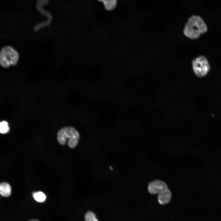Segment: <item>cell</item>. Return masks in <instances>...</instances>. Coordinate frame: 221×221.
Listing matches in <instances>:
<instances>
[{
    "label": "cell",
    "mask_w": 221,
    "mask_h": 221,
    "mask_svg": "<svg viewBox=\"0 0 221 221\" xmlns=\"http://www.w3.org/2000/svg\"><path fill=\"white\" fill-rule=\"evenodd\" d=\"M207 30V26L203 19L199 16L193 15L188 19L183 32L187 37L196 40L206 33Z\"/></svg>",
    "instance_id": "6da1fadb"
},
{
    "label": "cell",
    "mask_w": 221,
    "mask_h": 221,
    "mask_svg": "<svg viewBox=\"0 0 221 221\" xmlns=\"http://www.w3.org/2000/svg\"><path fill=\"white\" fill-rule=\"evenodd\" d=\"M57 138L58 142L62 145H65L68 139V146L71 149H74L78 144L80 135L79 132L74 127L66 126L58 131Z\"/></svg>",
    "instance_id": "7a4b0ae2"
},
{
    "label": "cell",
    "mask_w": 221,
    "mask_h": 221,
    "mask_svg": "<svg viewBox=\"0 0 221 221\" xmlns=\"http://www.w3.org/2000/svg\"><path fill=\"white\" fill-rule=\"evenodd\" d=\"M19 59L18 52L10 46H4L0 51V65L4 68L15 65Z\"/></svg>",
    "instance_id": "3957f363"
},
{
    "label": "cell",
    "mask_w": 221,
    "mask_h": 221,
    "mask_svg": "<svg viewBox=\"0 0 221 221\" xmlns=\"http://www.w3.org/2000/svg\"><path fill=\"white\" fill-rule=\"evenodd\" d=\"M192 67L195 74L200 78L207 75L211 69L207 59L204 56H200L194 59L192 61Z\"/></svg>",
    "instance_id": "277c9868"
},
{
    "label": "cell",
    "mask_w": 221,
    "mask_h": 221,
    "mask_svg": "<svg viewBox=\"0 0 221 221\" xmlns=\"http://www.w3.org/2000/svg\"><path fill=\"white\" fill-rule=\"evenodd\" d=\"M168 188L166 183L160 179H155L150 181L147 185L149 193L152 195H157L165 189Z\"/></svg>",
    "instance_id": "5b68a950"
},
{
    "label": "cell",
    "mask_w": 221,
    "mask_h": 221,
    "mask_svg": "<svg viewBox=\"0 0 221 221\" xmlns=\"http://www.w3.org/2000/svg\"><path fill=\"white\" fill-rule=\"evenodd\" d=\"M172 198V193L169 188L157 194L158 202L162 205L169 204L171 201Z\"/></svg>",
    "instance_id": "8992f818"
},
{
    "label": "cell",
    "mask_w": 221,
    "mask_h": 221,
    "mask_svg": "<svg viewBox=\"0 0 221 221\" xmlns=\"http://www.w3.org/2000/svg\"><path fill=\"white\" fill-rule=\"evenodd\" d=\"M11 194V188L10 184L6 182L0 183V195L4 197H8Z\"/></svg>",
    "instance_id": "52a82bcc"
},
{
    "label": "cell",
    "mask_w": 221,
    "mask_h": 221,
    "mask_svg": "<svg viewBox=\"0 0 221 221\" xmlns=\"http://www.w3.org/2000/svg\"><path fill=\"white\" fill-rule=\"evenodd\" d=\"M103 3L105 8L107 10H111L116 7V0H98Z\"/></svg>",
    "instance_id": "ba28073f"
},
{
    "label": "cell",
    "mask_w": 221,
    "mask_h": 221,
    "mask_svg": "<svg viewBox=\"0 0 221 221\" xmlns=\"http://www.w3.org/2000/svg\"><path fill=\"white\" fill-rule=\"evenodd\" d=\"M33 196L35 200L39 202H44L46 199L45 195L41 192H34L33 194Z\"/></svg>",
    "instance_id": "9c48e42d"
},
{
    "label": "cell",
    "mask_w": 221,
    "mask_h": 221,
    "mask_svg": "<svg viewBox=\"0 0 221 221\" xmlns=\"http://www.w3.org/2000/svg\"><path fill=\"white\" fill-rule=\"evenodd\" d=\"M9 130L7 122L3 121L0 122V133L2 134L7 133L9 131Z\"/></svg>",
    "instance_id": "30bf717a"
},
{
    "label": "cell",
    "mask_w": 221,
    "mask_h": 221,
    "mask_svg": "<svg viewBox=\"0 0 221 221\" xmlns=\"http://www.w3.org/2000/svg\"><path fill=\"white\" fill-rule=\"evenodd\" d=\"M85 221H99L94 213L88 211L85 215Z\"/></svg>",
    "instance_id": "8fae6325"
},
{
    "label": "cell",
    "mask_w": 221,
    "mask_h": 221,
    "mask_svg": "<svg viewBox=\"0 0 221 221\" xmlns=\"http://www.w3.org/2000/svg\"><path fill=\"white\" fill-rule=\"evenodd\" d=\"M29 221H39L37 219H32V220H30Z\"/></svg>",
    "instance_id": "7c38bea8"
}]
</instances>
